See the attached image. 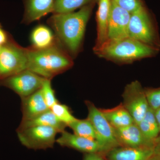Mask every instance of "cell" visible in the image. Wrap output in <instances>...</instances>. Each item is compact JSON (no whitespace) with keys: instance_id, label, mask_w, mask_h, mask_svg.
<instances>
[{"instance_id":"52a82bcc","label":"cell","mask_w":160,"mask_h":160,"mask_svg":"<svg viewBox=\"0 0 160 160\" xmlns=\"http://www.w3.org/2000/svg\"><path fill=\"white\" fill-rule=\"evenodd\" d=\"M21 144L29 149L34 150L52 148L56 142L58 131L48 126H36L17 130Z\"/></svg>"},{"instance_id":"7c38bea8","label":"cell","mask_w":160,"mask_h":160,"mask_svg":"<svg viewBox=\"0 0 160 160\" xmlns=\"http://www.w3.org/2000/svg\"><path fill=\"white\" fill-rule=\"evenodd\" d=\"M56 141L60 146L74 149L85 153H100L103 154L102 149L97 141L80 136L66 130Z\"/></svg>"},{"instance_id":"8992f818","label":"cell","mask_w":160,"mask_h":160,"mask_svg":"<svg viewBox=\"0 0 160 160\" xmlns=\"http://www.w3.org/2000/svg\"><path fill=\"white\" fill-rule=\"evenodd\" d=\"M88 108L89 119L94 128L96 141L102 147L103 154L112 149L120 146L115 136L113 127L111 126L100 109L97 108L90 101L85 102Z\"/></svg>"},{"instance_id":"4316f807","label":"cell","mask_w":160,"mask_h":160,"mask_svg":"<svg viewBox=\"0 0 160 160\" xmlns=\"http://www.w3.org/2000/svg\"><path fill=\"white\" fill-rule=\"evenodd\" d=\"M83 160H106L104 155L100 153H85Z\"/></svg>"},{"instance_id":"8fae6325","label":"cell","mask_w":160,"mask_h":160,"mask_svg":"<svg viewBox=\"0 0 160 160\" xmlns=\"http://www.w3.org/2000/svg\"><path fill=\"white\" fill-rule=\"evenodd\" d=\"M113 129L115 136L120 146L135 148H154L155 141L147 138L135 123L122 128Z\"/></svg>"},{"instance_id":"4fadbf2b","label":"cell","mask_w":160,"mask_h":160,"mask_svg":"<svg viewBox=\"0 0 160 160\" xmlns=\"http://www.w3.org/2000/svg\"><path fill=\"white\" fill-rule=\"evenodd\" d=\"M21 99L22 121L33 119L50 109L44 101L41 89Z\"/></svg>"},{"instance_id":"2e32d148","label":"cell","mask_w":160,"mask_h":160,"mask_svg":"<svg viewBox=\"0 0 160 160\" xmlns=\"http://www.w3.org/2000/svg\"><path fill=\"white\" fill-rule=\"evenodd\" d=\"M97 12V39L94 48H98L108 39V22L111 0H99Z\"/></svg>"},{"instance_id":"277c9868","label":"cell","mask_w":160,"mask_h":160,"mask_svg":"<svg viewBox=\"0 0 160 160\" xmlns=\"http://www.w3.org/2000/svg\"><path fill=\"white\" fill-rule=\"evenodd\" d=\"M128 33L129 37L158 49L159 42L154 24L144 6L131 13Z\"/></svg>"},{"instance_id":"44dd1931","label":"cell","mask_w":160,"mask_h":160,"mask_svg":"<svg viewBox=\"0 0 160 160\" xmlns=\"http://www.w3.org/2000/svg\"><path fill=\"white\" fill-rule=\"evenodd\" d=\"M68 127L73 131V133L92 140H96L94 128L88 118L85 119H78L69 124Z\"/></svg>"},{"instance_id":"5b68a950","label":"cell","mask_w":160,"mask_h":160,"mask_svg":"<svg viewBox=\"0 0 160 160\" xmlns=\"http://www.w3.org/2000/svg\"><path fill=\"white\" fill-rule=\"evenodd\" d=\"M27 49L9 40L0 50V81L27 69Z\"/></svg>"},{"instance_id":"f1b7e54d","label":"cell","mask_w":160,"mask_h":160,"mask_svg":"<svg viewBox=\"0 0 160 160\" xmlns=\"http://www.w3.org/2000/svg\"><path fill=\"white\" fill-rule=\"evenodd\" d=\"M154 153L160 154V135L155 141Z\"/></svg>"},{"instance_id":"9a60e30c","label":"cell","mask_w":160,"mask_h":160,"mask_svg":"<svg viewBox=\"0 0 160 160\" xmlns=\"http://www.w3.org/2000/svg\"><path fill=\"white\" fill-rule=\"evenodd\" d=\"M56 0H25L24 21L29 23L53 12Z\"/></svg>"},{"instance_id":"6da1fadb","label":"cell","mask_w":160,"mask_h":160,"mask_svg":"<svg viewBox=\"0 0 160 160\" xmlns=\"http://www.w3.org/2000/svg\"><path fill=\"white\" fill-rule=\"evenodd\" d=\"M92 8V3L75 12L55 13L48 20L58 42L73 55L79 50Z\"/></svg>"},{"instance_id":"83f0119b","label":"cell","mask_w":160,"mask_h":160,"mask_svg":"<svg viewBox=\"0 0 160 160\" xmlns=\"http://www.w3.org/2000/svg\"><path fill=\"white\" fill-rule=\"evenodd\" d=\"M8 35L6 32L0 26V46H2L5 45L9 41Z\"/></svg>"},{"instance_id":"e0dca14e","label":"cell","mask_w":160,"mask_h":160,"mask_svg":"<svg viewBox=\"0 0 160 160\" xmlns=\"http://www.w3.org/2000/svg\"><path fill=\"white\" fill-rule=\"evenodd\" d=\"M100 109L113 128H122L135 123L133 118L122 103L111 109Z\"/></svg>"},{"instance_id":"484cf974","label":"cell","mask_w":160,"mask_h":160,"mask_svg":"<svg viewBox=\"0 0 160 160\" xmlns=\"http://www.w3.org/2000/svg\"><path fill=\"white\" fill-rule=\"evenodd\" d=\"M120 7L126 9L130 13L143 6L141 0H114Z\"/></svg>"},{"instance_id":"d4e9b609","label":"cell","mask_w":160,"mask_h":160,"mask_svg":"<svg viewBox=\"0 0 160 160\" xmlns=\"http://www.w3.org/2000/svg\"><path fill=\"white\" fill-rule=\"evenodd\" d=\"M149 107L155 110L160 107V87L144 89Z\"/></svg>"},{"instance_id":"5bb4252c","label":"cell","mask_w":160,"mask_h":160,"mask_svg":"<svg viewBox=\"0 0 160 160\" xmlns=\"http://www.w3.org/2000/svg\"><path fill=\"white\" fill-rule=\"evenodd\" d=\"M154 153V148L118 146L105 155L106 160H147Z\"/></svg>"},{"instance_id":"cb8c5ba5","label":"cell","mask_w":160,"mask_h":160,"mask_svg":"<svg viewBox=\"0 0 160 160\" xmlns=\"http://www.w3.org/2000/svg\"><path fill=\"white\" fill-rule=\"evenodd\" d=\"M41 90L44 101L49 109H51L53 105L59 102L52 87L51 80L45 79Z\"/></svg>"},{"instance_id":"ffe728a7","label":"cell","mask_w":160,"mask_h":160,"mask_svg":"<svg viewBox=\"0 0 160 160\" xmlns=\"http://www.w3.org/2000/svg\"><path fill=\"white\" fill-rule=\"evenodd\" d=\"M137 124L143 135L148 139L155 141L159 135V127L155 116L154 110L150 107L145 116Z\"/></svg>"},{"instance_id":"30bf717a","label":"cell","mask_w":160,"mask_h":160,"mask_svg":"<svg viewBox=\"0 0 160 160\" xmlns=\"http://www.w3.org/2000/svg\"><path fill=\"white\" fill-rule=\"evenodd\" d=\"M131 13L111 0L108 22V39L119 40L129 37Z\"/></svg>"},{"instance_id":"1f68e13d","label":"cell","mask_w":160,"mask_h":160,"mask_svg":"<svg viewBox=\"0 0 160 160\" xmlns=\"http://www.w3.org/2000/svg\"><path fill=\"white\" fill-rule=\"evenodd\" d=\"M1 47H2V46H0V50H1Z\"/></svg>"},{"instance_id":"ba28073f","label":"cell","mask_w":160,"mask_h":160,"mask_svg":"<svg viewBox=\"0 0 160 160\" xmlns=\"http://www.w3.org/2000/svg\"><path fill=\"white\" fill-rule=\"evenodd\" d=\"M123 106L138 124L145 116L149 106L145 90L139 82L134 81L125 87L122 94Z\"/></svg>"},{"instance_id":"d6986e66","label":"cell","mask_w":160,"mask_h":160,"mask_svg":"<svg viewBox=\"0 0 160 160\" xmlns=\"http://www.w3.org/2000/svg\"><path fill=\"white\" fill-rule=\"evenodd\" d=\"M56 39L51 30L42 25L36 27L31 35L32 47L37 49H46L52 46L57 42Z\"/></svg>"},{"instance_id":"4dcf8cb0","label":"cell","mask_w":160,"mask_h":160,"mask_svg":"<svg viewBox=\"0 0 160 160\" xmlns=\"http://www.w3.org/2000/svg\"><path fill=\"white\" fill-rule=\"evenodd\" d=\"M147 160H160V154L153 153Z\"/></svg>"},{"instance_id":"9c48e42d","label":"cell","mask_w":160,"mask_h":160,"mask_svg":"<svg viewBox=\"0 0 160 160\" xmlns=\"http://www.w3.org/2000/svg\"><path fill=\"white\" fill-rule=\"evenodd\" d=\"M45 78L26 69L18 74L0 81L5 86L18 95L21 98L29 96L42 88Z\"/></svg>"},{"instance_id":"f546056e","label":"cell","mask_w":160,"mask_h":160,"mask_svg":"<svg viewBox=\"0 0 160 160\" xmlns=\"http://www.w3.org/2000/svg\"><path fill=\"white\" fill-rule=\"evenodd\" d=\"M155 116L156 118L157 121L158 125L159 127L160 131V107L156 110H154Z\"/></svg>"},{"instance_id":"3957f363","label":"cell","mask_w":160,"mask_h":160,"mask_svg":"<svg viewBox=\"0 0 160 160\" xmlns=\"http://www.w3.org/2000/svg\"><path fill=\"white\" fill-rule=\"evenodd\" d=\"M158 49L128 37L119 40L108 39L93 50L99 57L114 62L129 63L154 56Z\"/></svg>"},{"instance_id":"603a6c76","label":"cell","mask_w":160,"mask_h":160,"mask_svg":"<svg viewBox=\"0 0 160 160\" xmlns=\"http://www.w3.org/2000/svg\"><path fill=\"white\" fill-rule=\"evenodd\" d=\"M50 109L58 119L67 126L77 119L68 106L59 102L53 105Z\"/></svg>"},{"instance_id":"7402d4cb","label":"cell","mask_w":160,"mask_h":160,"mask_svg":"<svg viewBox=\"0 0 160 160\" xmlns=\"http://www.w3.org/2000/svg\"><path fill=\"white\" fill-rule=\"evenodd\" d=\"M94 0H56L53 14L74 12L76 9L92 4Z\"/></svg>"},{"instance_id":"ac0fdd59","label":"cell","mask_w":160,"mask_h":160,"mask_svg":"<svg viewBox=\"0 0 160 160\" xmlns=\"http://www.w3.org/2000/svg\"><path fill=\"white\" fill-rule=\"evenodd\" d=\"M36 126H51L56 129L60 133L65 131L66 127H67L66 124L62 122L58 119L51 109H49L45 113L33 119L27 121L22 120L17 130H22L29 127Z\"/></svg>"},{"instance_id":"7a4b0ae2","label":"cell","mask_w":160,"mask_h":160,"mask_svg":"<svg viewBox=\"0 0 160 160\" xmlns=\"http://www.w3.org/2000/svg\"><path fill=\"white\" fill-rule=\"evenodd\" d=\"M60 45L56 42L44 49L27 48V69L51 80L71 68L73 65L71 58Z\"/></svg>"}]
</instances>
